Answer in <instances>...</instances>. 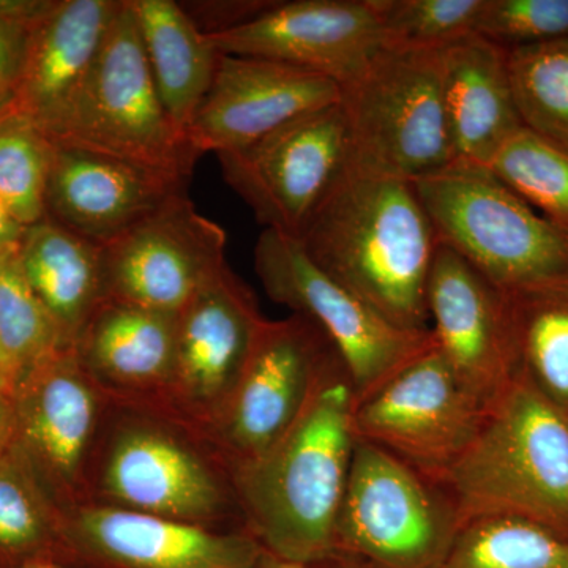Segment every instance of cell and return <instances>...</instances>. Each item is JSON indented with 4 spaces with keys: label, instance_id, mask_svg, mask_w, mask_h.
Listing matches in <instances>:
<instances>
[{
    "label": "cell",
    "instance_id": "cell-1",
    "mask_svg": "<svg viewBox=\"0 0 568 568\" xmlns=\"http://www.w3.org/2000/svg\"><path fill=\"white\" fill-rule=\"evenodd\" d=\"M353 381L336 353L302 416L261 457L231 469L244 529L305 567L334 551L357 437Z\"/></svg>",
    "mask_w": 568,
    "mask_h": 568
},
{
    "label": "cell",
    "instance_id": "cell-2",
    "mask_svg": "<svg viewBox=\"0 0 568 568\" xmlns=\"http://www.w3.org/2000/svg\"><path fill=\"white\" fill-rule=\"evenodd\" d=\"M298 239L313 263L388 323L429 331L439 242L413 181L346 166Z\"/></svg>",
    "mask_w": 568,
    "mask_h": 568
},
{
    "label": "cell",
    "instance_id": "cell-3",
    "mask_svg": "<svg viewBox=\"0 0 568 568\" xmlns=\"http://www.w3.org/2000/svg\"><path fill=\"white\" fill-rule=\"evenodd\" d=\"M89 504L244 529L223 458L200 433L151 407L110 402L89 470Z\"/></svg>",
    "mask_w": 568,
    "mask_h": 568
},
{
    "label": "cell",
    "instance_id": "cell-4",
    "mask_svg": "<svg viewBox=\"0 0 568 568\" xmlns=\"http://www.w3.org/2000/svg\"><path fill=\"white\" fill-rule=\"evenodd\" d=\"M440 485L463 525L518 518L568 538V417L515 377Z\"/></svg>",
    "mask_w": 568,
    "mask_h": 568
},
{
    "label": "cell",
    "instance_id": "cell-5",
    "mask_svg": "<svg viewBox=\"0 0 568 568\" xmlns=\"http://www.w3.org/2000/svg\"><path fill=\"white\" fill-rule=\"evenodd\" d=\"M190 181L197 155L160 99L129 0L112 21L102 50L58 122L43 133Z\"/></svg>",
    "mask_w": 568,
    "mask_h": 568
},
{
    "label": "cell",
    "instance_id": "cell-6",
    "mask_svg": "<svg viewBox=\"0 0 568 568\" xmlns=\"http://www.w3.org/2000/svg\"><path fill=\"white\" fill-rule=\"evenodd\" d=\"M413 182L437 242L497 290L568 275V231L545 219L488 166L455 160Z\"/></svg>",
    "mask_w": 568,
    "mask_h": 568
},
{
    "label": "cell",
    "instance_id": "cell-7",
    "mask_svg": "<svg viewBox=\"0 0 568 568\" xmlns=\"http://www.w3.org/2000/svg\"><path fill=\"white\" fill-rule=\"evenodd\" d=\"M349 159L365 173L417 181L455 162L448 134L440 50L386 47L342 89Z\"/></svg>",
    "mask_w": 568,
    "mask_h": 568
},
{
    "label": "cell",
    "instance_id": "cell-8",
    "mask_svg": "<svg viewBox=\"0 0 568 568\" xmlns=\"http://www.w3.org/2000/svg\"><path fill=\"white\" fill-rule=\"evenodd\" d=\"M463 528L447 489L372 444H355L334 551L379 568H440Z\"/></svg>",
    "mask_w": 568,
    "mask_h": 568
},
{
    "label": "cell",
    "instance_id": "cell-9",
    "mask_svg": "<svg viewBox=\"0 0 568 568\" xmlns=\"http://www.w3.org/2000/svg\"><path fill=\"white\" fill-rule=\"evenodd\" d=\"M254 271L272 301L324 332L345 362L357 402L435 346L432 328L409 332L388 323L313 263L293 235L264 230L254 246Z\"/></svg>",
    "mask_w": 568,
    "mask_h": 568
},
{
    "label": "cell",
    "instance_id": "cell-10",
    "mask_svg": "<svg viewBox=\"0 0 568 568\" xmlns=\"http://www.w3.org/2000/svg\"><path fill=\"white\" fill-rule=\"evenodd\" d=\"M488 407L435 345L357 402L354 435L440 484L476 440Z\"/></svg>",
    "mask_w": 568,
    "mask_h": 568
},
{
    "label": "cell",
    "instance_id": "cell-11",
    "mask_svg": "<svg viewBox=\"0 0 568 568\" xmlns=\"http://www.w3.org/2000/svg\"><path fill=\"white\" fill-rule=\"evenodd\" d=\"M224 181L264 230L301 237L349 159L342 102L308 112L239 151L219 153Z\"/></svg>",
    "mask_w": 568,
    "mask_h": 568
},
{
    "label": "cell",
    "instance_id": "cell-12",
    "mask_svg": "<svg viewBox=\"0 0 568 568\" xmlns=\"http://www.w3.org/2000/svg\"><path fill=\"white\" fill-rule=\"evenodd\" d=\"M335 354L324 332L304 316L265 321L222 416L204 433L230 470L286 435Z\"/></svg>",
    "mask_w": 568,
    "mask_h": 568
},
{
    "label": "cell",
    "instance_id": "cell-13",
    "mask_svg": "<svg viewBox=\"0 0 568 568\" xmlns=\"http://www.w3.org/2000/svg\"><path fill=\"white\" fill-rule=\"evenodd\" d=\"M108 407L73 349L33 366L14 390L13 447L65 514L89 504V470Z\"/></svg>",
    "mask_w": 568,
    "mask_h": 568
},
{
    "label": "cell",
    "instance_id": "cell-14",
    "mask_svg": "<svg viewBox=\"0 0 568 568\" xmlns=\"http://www.w3.org/2000/svg\"><path fill=\"white\" fill-rule=\"evenodd\" d=\"M265 321L250 287L230 265L220 268L178 313L160 410L204 436L230 402Z\"/></svg>",
    "mask_w": 568,
    "mask_h": 568
},
{
    "label": "cell",
    "instance_id": "cell-15",
    "mask_svg": "<svg viewBox=\"0 0 568 568\" xmlns=\"http://www.w3.org/2000/svg\"><path fill=\"white\" fill-rule=\"evenodd\" d=\"M226 245L222 226L179 194L102 246L104 297L178 315L227 264Z\"/></svg>",
    "mask_w": 568,
    "mask_h": 568
},
{
    "label": "cell",
    "instance_id": "cell-16",
    "mask_svg": "<svg viewBox=\"0 0 568 568\" xmlns=\"http://www.w3.org/2000/svg\"><path fill=\"white\" fill-rule=\"evenodd\" d=\"M207 37L220 54L286 63L342 89L386 48L376 0L274 2L233 31Z\"/></svg>",
    "mask_w": 568,
    "mask_h": 568
},
{
    "label": "cell",
    "instance_id": "cell-17",
    "mask_svg": "<svg viewBox=\"0 0 568 568\" xmlns=\"http://www.w3.org/2000/svg\"><path fill=\"white\" fill-rule=\"evenodd\" d=\"M67 564L80 568H257L245 529H212L85 504L65 514Z\"/></svg>",
    "mask_w": 568,
    "mask_h": 568
},
{
    "label": "cell",
    "instance_id": "cell-18",
    "mask_svg": "<svg viewBox=\"0 0 568 568\" xmlns=\"http://www.w3.org/2000/svg\"><path fill=\"white\" fill-rule=\"evenodd\" d=\"M338 102L342 88L323 74L267 59L222 54L186 136L200 156L239 151L284 123Z\"/></svg>",
    "mask_w": 568,
    "mask_h": 568
},
{
    "label": "cell",
    "instance_id": "cell-19",
    "mask_svg": "<svg viewBox=\"0 0 568 568\" xmlns=\"http://www.w3.org/2000/svg\"><path fill=\"white\" fill-rule=\"evenodd\" d=\"M426 306L437 353L470 394L493 405L515 379L503 291L439 244Z\"/></svg>",
    "mask_w": 568,
    "mask_h": 568
},
{
    "label": "cell",
    "instance_id": "cell-20",
    "mask_svg": "<svg viewBox=\"0 0 568 568\" xmlns=\"http://www.w3.org/2000/svg\"><path fill=\"white\" fill-rule=\"evenodd\" d=\"M47 216L103 246L186 193L189 182L77 145L51 142Z\"/></svg>",
    "mask_w": 568,
    "mask_h": 568
},
{
    "label": "cell",
    "instance_id": "cell-21",
    "mask_svg": "<svg viewBox=\"0 0 568 568\" xmlns=\"http://www.w3.org/2000/svg\"><path fill=\"white\" fill-rule=\"evenodd\" d=\"M178 315L104 297L73 353L111 403L162 409L173 369Z\"/></svg>",
    "mask_w": 568,
    "mask_h": 568
},
{
    "label": "cell",
    "instance_id": "cell-22",
    "mask_svg": "<svg viewBox=\"0 0 568 568\" xmlns=\"http://www.w3.org/2000/svg\"><path fill=\"white\" fill-rule=\"evenodd\" d=\"M122 0H54L33 24L13 110L41 133L58 122L102 50Z\"/></svg>",
    "mask_w": 568,
    "mask_h": 568
},
{
    "label": "cell",
    "instance_id": "cell-23",
    "mask_svg": "<svg viewBox=\"0 0 568 568\" xmlns=\"http://www.w3.org/2000/svg\"><path fill=\"white\" fill-rule=\"evenodd\" d=\"M440 91L458 162L488 166L523 129L508 52L477 33L440 48Z\"/></svg>",
    "mask_w": 568,
    "mask_h": 568
},
{
    "label": "cell",
    "instance_id": "cell-24",
    "mask_svg": "<svg viewBox=\"0 0 568 568\" xmlns=\"http://www.w3.org/2000/svg\"><path fill=\"white\" fill-rule=\"evenodd\" d=\"M18 257L33 293L73 349L82 325L106 295L102 246L44 216L26 227Z\"/></svg>",
    "mask_w": 568,
    "mask_h": 568
},
{
    "label": "cell",
    "instance_id": "cell-25",
    "mask_svg": "<svg viewBox=\"0 0 568 568\" xmlns=\"http://www.w3.org/2000/svg\"><path fill=\"white\" fill-rule=\"evenodd\" d=\"M168 114L189 132L211 89L220 52L174 0H129Z\"/></svg>",
    "mask_w": 568,
    "mask_h": 568
},
{
    "label": "cell",
    "instance_id": "cell-26",
    "mask_svg": "<svg viewBox=\"0 0 568 568\" xmlns=\"http://www.w3.org/2000/svg\"><path fill=\"white\" fill-rule=\"evenodd\" d=\"M515 377L568 417V275L503 291Z\"/></svg>",
    "mask_w": 568,
    "mask_h": 568
},
{
    "label": "cell",
    "instance_id": "cell-27",
    "mask_svg": "<svg viewBox=\"0 0 568 568\" xmlns=\"http://www.w3.org/2000/svg\"><path fill=\"white\" fill-rule=\"evenodd\" d=\"M65 511L13 446L0 455V568L67 562Z\"/></svg>",
    "mask_w": 568,
    "mask_h": 568
},
{
    "label": "cell",
    "instance_id": "cell-28",
    "mask_svg": "<svg viewBox=\"0 0 568 568\" xmlns=\"http://www.w3.org/2000/svg\"><path fill=\"white\" fill-rule=\"evenodd\" d=\"M440 568H568V538L525 519H473Z\"/></svg>",
    "mask_w": 568,
    "mask_h": 568
},
{
    "label": "cell",
    "instance_id": "cell-29",
    "mask_svg": "<svg viewBox=\"0 0 568 568\" xmlns=\"http://www.w3.org/2000/svg\"><path fill=\"white\" fill-rule=\"evenodd\" d=\"M507 52L523 126L568 153V37Z\"/></svg>",
    "mask_w": 568,
    "mask_h": 568
},
{
    "label": "cell",
    "instance_id": "cell-30",
    "mask_svg": "<svg viewBox=\"0 0 568 568\" xmlns=\"http://www.w3.org/2000/svg\"><path fill=\"white\" fill-rule=\"evenodd\" d=\"M0 345L18 383L33 366L71 349L22 274L18 246L0 253Z\"/></svg>",
    "mask_w": 568,
    "mask_h": 568
},
{
    "label": "cell",
    "instance_id": "cell-31",
    "mask_svg": "<svg viewBox=\"0 0 568 568\" xmlns=\"http://www.w3.org/2000/svg\"><path fill=\"white\" fill-rule=\"evenodd\" d=\"M545 219L568 231V153L523 126L488 164Z\"/></svg>",
    "mask_w": 568,
    "mask_h": 568
},
{
    "label": "cell",
    "instance_id": "cell-32",
    "mask_svg": "<svg viewBox=\"0 0 568 568\" xmlns=\"http://www.w3.org/2000/svg\"><path fill=\"white\" fill-rule=\"evenodd\" d=\"M51 153V141L14 110L0 121V200L24 227L47 216Z\"/></svg>",
    "mask_w": 568,
    "mask_h": 568
},
{
    "label": "cell",
    "instance_id": "cell-33",
    "mask_svg": "<svg viewBox=\"0 0 568 568\" xmlns=\"http://www.w3.org/2000/svg\"><path fill=\"white\" fill-rule=\"evenodd\" d=\"M386 47L440 50L476 33L484 0H376Z\"/></svg>",
    "mask_w": 568,
    "mask_h": 568
},
{
    "label": "cell",
    "instance_id": "cell-34",
    "mask_svg": "<svg viewBox=\"0 0 568 568\" xmlns=\"http://www.w3.org/2000/svg\"><path fill=\"white\" fill-rule=\"evenodd\" d=\"M477 36L510 51L568 37V0H484Z\"/></svg>",
    "mask_w": 568,
    "mask_h": 568
},
{
    "label": "cell",
    "instance_id": "cell-35",
    "mask_svg": "<svg viewBox=\"0 0 568 568\" xmlns=\"http://www.w3.org/2000/svg\"><path fill=\"white\" fill-rule=\"evenodd\" d=\"M272 3L268 0H197L181 2V6L204 36H216L253 20Z\"/></svg>",
    "mask_w": 568,
    "mask_h": 568
},
{
    "label": "cell",
    "instance_id": "cell-36",
    "mask_svg": "<svg viewBox=\"0 0 568 568\" xmlns=\"http://www.w3.org/2000/svg\"><path fill=\"white\" fill-rule=\"evenodd\" d=\"M33 24L0 18V100L13 97Z\"/></svg>",
    "mask_w": 568,
    "mask_h": 568
},
{
    "label": "cell",
    "instance_id": "cell-37",
    "mask_svg": "<svg viewBox=\"0 0 568 568\" xmlns=\"http://www.w3.org/2000/svg\"><path fill=\"white\" fill-rule=\"evenodd\" d=\"M54 0H0V18L37 22L51 9Z\"/></svg>",
    "mask_w": 568,
    "mask_h": 568
},
{
    "label": "cell",
    "instance_id": "cell-38",
    "mask_svg": "<svg viewBox=\"0 0 568 568\" xmlns=\"http://www.w3.org/2000/svg\"><path fill=\"white\" fill-rule=\"evenodd\" d=\"M26 227L22 226L3 201L0 200V253L20 245Z\"/></svg>",
    "mask_w": 568,
    "mask_h": 568
},
{
    "label": "cell",
    "instance_id": "cell-39",
    "mask_svg": "<svg viewBox=\"0 0 568 568\" xmlns=\"http://www.w3.org/2000/svg\"><path fill=\"white\" fill-rule=\"evenodd\" d=\"M14 439L13 399L0 392V455L6 454Z\"/></svg>",
    "mask_w": 568,
    "mask_h": 568
},
{
    "label": "cell",
    "instance_id": "cell-40",
    "mask_svg": "<svg viewBox=\"0 0 568 568\" xmlns=\"http://www.w3.org/2000/svg\"><path fill=\"white\" fill-rule=\"evenodd\" d=\"M302 568H379L368 560L358 558V556L347 555V552L332 551L323 559L315 560L308 566Z\"/></svg>",
    "mask_w": 568,
    "mask_h": 568
},
{
    "label": "cell",
    "instance_id": "cell-41",
    "mask_svg": "<svg viewBox=\"0 0 568 568\" xmlns=\"http://www.w3.org/2000/svg\"><path fill=\"white\" fill-rule=\"evenodd\" d=\"M17 386V372H14L13 365H11L9 357H7L6 351H3L2 345H0V392L13 399Z\"/></svg>",
    "mask_w": 568,
    "mask_h": 568
},
{
    "label": "cell",
    "instance_id": "cell-42",
    "mask_svg": "<svg viewBox=\"0 0 568 568\" xmlns=\"http://www.w3.org/2000/svg\"><path fill=\"white\" fill-rule=\"evenodd\" d=\"M257 568H302V567L295 566V564L286 562V560L275 558V556L268 555V552L264 551L263 559H261L260 567H257Z\"/></svg>",
    "mask_w": 568,
    "mask_h": 568
},
{
    "label": "cell",
    "instance_id": "cell-43",
    "mask_svg": "<svg viewBox=\"0 0 568 568\" xmlns=\"http://www.w3.org/2000/svg\"><path fill=\"white\" fill-rule=\"evenodd\" d=\"M17 568H80L71 566V564L62 562V560H36V562L24 564Z\"/></svg>",
    "mask_w": 568,
    "mask_h": 568
},
{
    "label": "cell",
    "instance_id": "cell-44",
    "mask_svg": "<svg viewBox=\"0 0 568 568\" xmlns=\"http://www.w3.org/2000/svg\"><path fill=\"white\" fill-rule=\"evenodd\" d=\"M13 112V97L11 99L0 100V121Z\"/></svg>",
    "mask_w": 568,
    "mask_h": 568
}]
</instances>
